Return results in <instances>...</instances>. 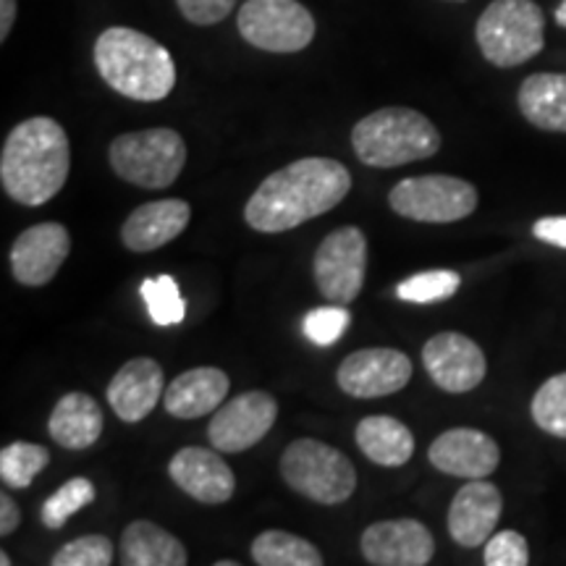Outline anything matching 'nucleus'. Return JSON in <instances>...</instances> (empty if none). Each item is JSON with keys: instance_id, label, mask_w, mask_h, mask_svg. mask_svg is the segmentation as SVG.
Returning <instances> with one entry per match:
<instances>
[{"instance_id": "obj_1", "label": "nucleus", "mask_w": 566, "mask_h": 566, "mask_svg": "<svg viewBox=\"0 0 566 566\" xmlns=\"http://www.w3.org/2000/svg\"><path fill=\"white\" fill-rule=\"evenodd\" d=\"M352 176L334 158H302L263 179L244 208V221L260 233H283L334 210L346 200Z\"/></svg>"}, {"instance_id": "obj_2", "label": "nucleus", "mask_w": 566, "mask_h": 566, "mask_svg": "<svg viewBox=\"0 0 566 566\" xmlns=\"http://www.w3.org/2000/svg\"><path fill=\"white\" fill-rule=\"evenodd\" d=\"M71 171L69 137L59 122L32 116L13 126L0 153V184L13 202L45 205L61 192Z\"/></svg>"}, {"instance_id": "obj_3", "label": "nucleus", "mask_w": 566, "mask_h": 566, "mask_svg": "<svg viewBox=\"0 0 566 566\" xmlns=\"http://www.w3.org/2000/svg\"><path fill=\"white\" fill-rule=\"evenodd\" d=\"M95 66L118 95L139 103L166 101L176 87V63L150 34L111 27L95 42Z\"/></svg>"}, {"instance_id": "obj_4", "label": "nucleus", "mask_w": 566, "mask_h": 566, "mask_svg": "<svg viewBox=\"0 0 566 566\" xmlns=\"http://www.w3.org/2000/svg\"><path fill=\"white\" fill-rule=\"evenodd\" d=\"M352 147L365 166L396 168L433 158L441 150V132L415 108H380L354 124Z\"/></svg>"}, {"instance_id": "obj_5", "label": "nucleus", "mask_w": 566, "mask_h": 566, "mask_svg": "<svg viewBox=\"0 0 566 566\" xmlns=\"http://www.w3.org/2000/svg\"><path fill=\"white\" fill-rule=\"evenodd\" d=\"M475 38L495 69L522 66L546 45V17L535 0H493L480 13Z\"/></svg>"}, {"instance_id": "obj_6", "label": "nucleus", "mask_w": 566, "mask_h": 566, "mask_svg": "<svg viewBox=\"0 0 566 566\" xmlns=\"http://www.w3.org/2000/svg\"><path fill=\"white\" fill-rule=\"evenodd\" d=\"M281 475L292 491L323 506L344 504L357 491V470L352 459L315 438H300L286 446Z\"/></svg>"}, {"instance_id": "obj_7", "label": "nucleus", "mask_w": 566, "mask_h": 566, "mask_svg": "<svg viewBox=\"0 0 566 566\" xmlns=\"http://www.w3.org/2000/svg\"><path fill=\"white\" fill-rule=\"evenodd\" d=\"M108 160L116 176L142 189H166L187 166V145L179 132L145 129L122 134L111 142Z\"/></svg>"}, {"instance_id": "obj_8", "label": "nucleus", "mask_w": 566, "mask_h": 566, "mask_svg": "<svg viewBox=\"0 0 566 566\" xmlns=\"http://www.w3.org/2000/svg\"><path fill=\"white\" fill-rule=\"evenodd\" d=\"M388 205L417 223H454L475 212L478 189L459 176H409L391 189Z\"/></svg>"}, {"instance_id": "obj_9", "label": "nucleus", "mask_w": 566, "mask_h": 566, "mask_svg": "<svg viewBox=\"0 0 566 566\" xmlns=\"http://www.w3.org/2000/svg\"><path fill=\"white\" fill-rule=\"evenodd\" d=\"M237 27L252 48L265 53H300L317 32L315 17L300 0H247Z\"/></svg>"}, {"instance_id": "obj_10", "label": "nucleus", "mask_w": 566, "mask_h": 566, "mask_svg": "<svg viewBox=\"0 0 566 566\" xmlns=\"http://www.w3.org/2000/svg\"><path fill=\"white\" fill-rule=\"evenodd\" d=\"M367 273V237L359 226H342L331 231L317 247L313 275L331 304H352L363 292Z\"/></svg>"}, {"instance_id": "obj_11", "label": "nucleus", "mask_w": 566, "mask_h": 566, "mask_svg": "<svg viewBox=\"0 0 566 566\" xmlns=\"http://www.w3.org/2000/svg\"><path fill=\"white\" fill-rule=\"evenodd\" d=\"M279 417V401L265 391H247L218 407L208 424L212 449L221 454H242L258 446Z\"/></svg>"}, {"instance_id": "obj_12", "label": "nucleus", "mask_w": 566, "mask_h": 566, "mask_svg": "<svg viewBox=\"0 0 566 566\" xmlns=\"http://www.w3.org/2000/svg\"><path fill=\"white\" fill-rule=\"evenodd\" d=\"M430 380L446 394H467L485 380L488 363L480 346L454 331H443L422 346Z\"/></svg>"}, {"instance_id": "obj_13", "label": "nucleus", "mask_w": 566, "mask_h": 566, "mask_svg": "<svg viewBox=\"0 0 566 566\" xmlns=\"http://www.w3.org/2000/svg\"><path fill=\"white\" fill-rule=\"evenodd\" d=\"M338 386L354 399H378L399 394L412 378V363L405 352L375 346L349 354L338 367Z\"/></svg>"}, {"instance_id": "obj_14", "label": "nucleus", "mask_w": 566, "mask_h": 566, "mask_svg": "<svg viewBox=\"0 0 566 566\" xmlns=\"http://www.w3.org/2000/svg\"><path fill=\"white\" fill-rule=\"evenodd\" d=\"M359 548L375 566H424L436 556L433 535L420 520L375 522L363 533Z\"/></svg>"}, {"instance_id": "obj_15", "label": "nucleus", "mask_w": 566, "mask_h": 566, "mask_svg": "<svg viewBox=\"0 0 566 566\" xmlns=\"http://www.w3.org/2000/svg\"><path fill=\"white\" fill-rule=\"evenodd\" d=\"M71 252V233L61 223H38L19 233L11 247V273L21 286H45Z\"/></svg>"}, {"instance_id": "obj_16", "label": "nucleus", "mask_w": 566, "mask_h": 566, "mask_svg": "<svg viewBox=\"0 0 566 566\" xmlns=\"http://www.w3.org/2000/svg\"><path fill=\"white\" fill-rule=\"evenodd\" d=\"M168 475L184 493L205 506H221L237 491V478L221 454L202 446H184L168 462Z\"/></svg>"}, {"instance_id": "obj_17", "label": "nucleus", "mask_w": 566, "mask_h": 566, "mask_svg": "<svg viewBox=\"0 0 566 566\" xmlns=\"http://www.w3.org/2000/svg\"><path fill=\"white\" fill-rule=\"evenodd\" d=\"M428 462L443 475L480 480L495 472L501 462V449L483 430L454 428L430 443Z\"/></svg>"}, {"instance_id": "obj_18", "label": "nucleus", "mask_w": 566, "mask_h": 566, "mask_svg": "<svg viewBox=\"0 0 566 566\" xmlns=\"http://www.w3.org/2000/svg\"><path fill=\"white\" fill-rule=\"evenodd\" d=\"M501 512H504V499L501 491L485 478L470 480L459 488L454 501L449 506V535L454 537L462 548L485 546L488 537L495 533Z\"/></svg>"}, {"instance_id": "obj_19", "label": "nucleus", "mask_w": 566, "mask_h": 566, "mask_svg": "<svg viewBox=\"0 0 566 566\" xmlns=\"http://www.w3.org/2000/svg\"><path fill=\"white\" fill-rule=\"evenodd\" d=\"M166 394L163 367L150 357H134L113 375L108 386V405L124 422H142L158 407Z\"/></svg>"}, {"instance_id": "obj_20", "label": "nucleus", "mask_w": 566, "mask_h": 566, "mask_svg": "<svg viewBox=\"0 0 566 566\" xmlns=\"http://www.w3.org/2000/svg\"><path fill=\"white\" fill-rule=\"evenodd\" d=\"M192 221V208L179 197L139 205L122 226V242L132 252H153L181 237Z\"/></svg>"}, {"instance_id": "obj_21", "label": "nucleus", "mask_w": 566, "mask_h": 566, "mask_svg": "<svg viewBox=\"0 0 566 566\" xmlns=\"http://www.w3.org/2000/svg\"><path fill=\"white\" fill-rule=\"evenodd\" d=\"M231 380L221 367H192L181 373L163 394V407L179 420H197V417L216 412L229 394Z\"/></svg>"}, {"instance_id": "obj_22", "label": "nucleus", "mask_w": 566, "mask_h": 566, "mask_svg": "<svg viewBox=\"0 0 566 566\" xmlns=\"http://www.w3.org/2000/svg\"><path fill=\"white\" fill-rule=\"evenodd\" d=\"M103 424L101 405L90 394L71 391L61 396L59 405H55L51 422H48V433L61 449L84 451L101 441Z\"/></svg>"}, {"instance_id": "obj_23", "label": "nucleus", "mask_w": 566, "mask_h": 566, "mask_svg": "<svg viewBox=\"0 0 566 566\" xmlns=\"http://www.w3.org/2000/svg\"><path fill=\"white\" fill-rule=\"evenodd\" d=\"M354 441L370 462L380 467H405L415 454L412 430L388 415H373L359 420Z\"/></svg>"}, {"instance_id": "obj_24", "label": "nucleus", "mask_w": 566, "mask_h": 566, "mask_svg": "<svg viewBox=\"0 0 566 566\" xmlns=\"http://www.w3.org/2000/svg\"><path fill=\"white\" fill-rule=\"evenodd\" d=\"M522 116L543 132L566 134V74H533L522 82L520 95Z\"/></svg>"}, {"instance_id": "obj_25", "label": "nucleus", "mask_w": 566, "mask_h": 566, "mask_svg": "<svg viewBox=\"0 0 566 566\" xmlns=\"http://www.w3.org/2000/svg\"><path fill=\"white\" fill-rule=\"evenodd\" d=\"M189 562L187 548L179 537L155 525L150 520H137L122 535L124 566H184Z\"/></svg>"}, {"instance_id": "obj_26", "label": "nucleus", "mask_w": 566, "mask_h": 566, "mask_svg": "<svg viewBox=\"0 0 566 566\" xmlns=\"http://www.w3.org/2000/svg\"><path fill=\"white\" fill-rule=\"evenodd\" d=\"M252 562L260 566H321L323 554L300 535L286 530H265L254 537Z\"/></svg>"}, {"instance_id": "obj_27", "label": "nucleus", "mask_w": 566, "mask_h": 566, "mask_svg": "<svg viewBox=\"0 0 566 566\" xmlns=\"http://www.w3.org/2000/svg\"><path fill=\"white\" fill-rule=\"evenodd\" d=\"M48 464H51V451L45 446L13 441L0 451V480L9 488L24 491Z\"/></svg>"}, {"instance_id": "obj_28", "label": "nucleus", "mask_w": 566, "mask_h": 566, "mask_svg": "<svg viewBox=\"0 0 566 566\" xmlns=\"http://www.w3.org/2000/svg\"><path fill=\"white\" fill-rule=\"evenodd\" d=\"M95 501V485L87 478H71L42 504L40 520L48 530H61L76 512Z\"/></svg>"}, {"instance_id": "obj_29", "label": "nucleus", "mask_w": 566, "mask_h": 566, "mask_svg": "<svg viewBox=\"0 0 566 566\" xmlns=\"http://www.w3.org/2000/svg\"><path fill=\"white\" fill-rule=\"evenodd\" d=\"M533 420L548 436L566 438V373H558L533 396Z\"/></svg>"}, {"instance_id": "obj_30", "label": "nucleus", "mask_w": 566, "mask_h": 566, "mask_svg": "<svg viewBox=\"0 0 566 566\" xmlns=\"http://www.w3.org/2000/svg\"><path fill=\"white\" fill-rule=\"evenodd\" d=\"M459 283H462V279H459L457 271L417 273L396 286V296L409 304H433L451 300L459 292Z\"/></svg>"}, {"instance_id": "obj_31", "label": "nucleus", "mask_w": 566, "mask_h": 566, "mask_svg": "<svg viewBox=\"0 0 566 566\" xmlns=\"http://www.w3.org/2000/svg\"><path fill=\"white\" fill-rule=\"evenodd\" d=\"M142 300H145L150 317L158 325H179L187 315L184 300L179 294V283L171 275H158V279L142 281Z\"/></svg>"}, {"instance_id": "obj_32", "label": "nucleus", "mask_w": 566, "mask_h": 566, "mask_svg": "<svg viewBox=\"0 0 566 566\" xmlns=\"http://www.w3.org/2000/svg\"><path fill=\"white\" fill-rule=\"evenodd\" d=\"M53 566H108L113 564V543L105 535H84L61 546L51 558Z\"/></svg>"}, {"instance_id": "obj_33", "label": "nucleus", "mask_w": 566, "mask_h": 566, "mask_svg": "<svg viewBox=\"0 0 566 566\" xmlns=\"http://www.w3.org/2000/svg\"><path fill=\"white\" fill-rule=\"evenodd\" d=\"M349 323H352L349 310L334 304V307L310 310V313L304 315L302 328H304V336H307L315 346H331L346 334Z\"/></svg>"}, {"instance_id": "obj_34", "label": "nucleus", "mask_w": 566, "mask_h": 566, "mask_svg": "<svg viewBox=\"0 0 566 566\" xmlns=\"http://www.w3.org/2000/svg\"><path fill=\"white\" fill-rule=\"evenodd\" d=\"M483 562L488 566H527L530 564V546L525 535L514 530H501L488 537Z\"/></svg>"}, {"instance_id": "obj_35", "label": "nucleus", "mask_w": 566, "mask_h": 566, "mask_svg": "<svg viewBox=\"0 0 566 566\" xmlns=\"http://www.w3.org/2000/svg\"><path fill=\"white\" fill-rule=\"evenodd\" d=\"M181 17L197 27L221 24L237 9V0H176Z\"/></svg>"}, {"instance_id": "obj_36", "label": "nucleus", "mask_w": 566, "mask_h": 566, "mask_svg": "<svg viewBox=\"0 0 566 566\" xmlns=\"http://www.w3.org/2000/svg\"><path fill=\"white\" fill-rule=\"evenodd\" d=\"M533 233L541 242L554 244V247H564L566 250V216H551V218H541L535 223Z\"/></svg>"}, {"instance_id": "obj_37", "label": "nucleus", "mask_w": 566, "mask_h": 566, "mask_svg": "<svg viewBox=\"0 0 566 566\" xmlns=\"http://www.w3.org/2000/svg\"><path fill=\"white\" fill-rule=\"evenodd\" d=\"M21 525V512L9 493L0 495V535H11Z\"/></svg>"}, {"instance_id": "obj_38", "label": "nucleus", "mask_w": 566, "mask_h": 566, "mask_svg": "<svg viewBox=\"0 0 566 566\" xmlns=\"http://www.w3.org/2000/svg\"><path fill=\"white\" fill-rule=\"evenodd\" d=\"M13 21H17V0H0V42L9 40Z\"/></svg>"}, {"instance_id": "obj_39", "label": "nucleus", "mask_w": 566, "mask_h": 566, "mask_svg": "<svg viewBox=\"0 0 566 566\" xmlns=\"http://www.w3.org/2000/svg\"><path fill=\"white\" fill-rule=\"evenodd\" d=\"M554 17H556V21H558V27H564V30H566V0H562V3L556 6Z\"/></svg>"}, {"instance_id": "obj_40", "label": "nucleus", "mask_w": 566, "mask_h": 566, "mask_svg": "<svg viewBox=\"0 0 566 566\" xmlns=\"http://www.w3.org/2000/svg\"><path fill=\"white\" fill-rule=\"evenodd\" d=\"M0 564H3V566H9V564H11V556L6 554V551H0Z\"/></svg>"}, {"instance_id": "obj_41", "label": "nucleus", "mask_w": 566, "mask_h": 566, "mask_svg": "<svg viewBox=\"0 0 566 566\" xmlns=\"http://www.w3.org/2000/svg\"><path fill=\"white\" fill-rule=\"evenodd\" d=\"M216 566H237V562H216Z\"/></svg>"}, {"instance_id": "obj_42", "label": "nucleus", "mask_w": 566, "mask_h": 566, "mask_svg": "<svg viewBox=\"0 0 566 566\" xmlns=\"http://www.w3.org/2000/svg\"><path fill=\"white\" fill-rule=\"evenodd\" d=\"M449 3H462V0H449Z\"/></svg>"}]
</instances>
